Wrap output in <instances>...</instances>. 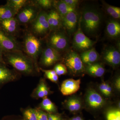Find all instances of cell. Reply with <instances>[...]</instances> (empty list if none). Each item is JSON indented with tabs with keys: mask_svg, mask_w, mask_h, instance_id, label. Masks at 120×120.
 Instances as JSON below:
<instances>
[{
	"mask_svg": "<svg viewBox=\"0 0 120 120\" xmlns=\"http://www.w3.org/2000/svg\"><path fill=\"white\" fill-rule=\"evenodd\" d=\"M5 64L10 65L17 71L26 75L38 72L32 60L22 51L3 52Z\"/></svg>",
	"mask_w": 120,
	"mask_h": 120,
	"instance_id": "6da1fadb",
	"label": "cell"
},
{
	"mask_svg": "<svg viewBox=\"0 0 120 120\" xmlns=\"http://www.w3.org/2000/svg\"><path fill=\"white\" fill-rule=\"evenodd\" d=\"M79 20L82 31L92 35L98 30L101 23L102 15L100 11L94 7H86L83 9Z\"/></svg>",
	"mask_w": 120,
	"mask_h": 120,
	"instance_id": "7a4b0ae2",
	"label": "cell"
},
{
	"mask_svg": "<svg viewBox=\"0 0 120 120\" xmlns=\"http://www.w3.org/2000/svg\"><path fill=\"white\" fill-rule=\"evenodd\" d=\"M23 44V50L32 60L37 71L39 72L38 60L43 49L41 39L28 31L24 36Z\"/></svg>",
	"mask_w": 120,
	"mask_h": 120,
	"instance_id": "3957f363",
	"label": "cell"
},
{
	"mask_svg": "<svg viewBox=\"0 0 120 120\" xmlns=\"http://www.w3.org/2000/svg\"><path fill=\"white\" fill-rule=\"evenodd\" d=\"M66 32L60 30L50 31L46 40L47 46L59 52H64L69 47V39Z\"/></svg>",
	"mask_w": 120,
	"mask_h": 120,
	"instance_id": "277c9868",
	"label": "cell"
},
{
	"mask_svg": "<svg viewBox=\"0 0 120 120\" xmlns=\"http://www.w3.org/2000/svg\"><path fill=\"white\" fill-rule=\"evenodd\" d=\"M41 11L32 2H29L17 13L15 18L20 25L30 24L36 19Z\"/></svg>",
	"mask_w": 120,
	"mask_h": 120,
	"instance_id": "5b68a950",
	"label": "cell"
},
{
	"mask_svg": "<svg viewBox=\"0 0 120 120\" xmlns=\"http://www.w3.org/2000/svg\"><path fill=\"white\" fill-rule=\"evenodd\" d=\"M30 25V31L40 38L46 36L50 32L47 21V12L44 10L40 11L36 19Z\"/></svg>",
	"mask_w": 120,
	"mask_h": 120,
	"instance_id": "8992f818",
	"label": "cell"
},
{
	"mask_svg": "<svg viewBox=\"0 0 120 120\" xmlns=\"http://www.w3.org/2000/svg\"><path fill=\"white\" fill-rule=\"evenodd\" d=\"M64 61L67 68L73 75H79L85 71L79 55L74 50H71L67 52L64 58Z\"/></svg>",
	"mask_w": 120,
	"mask_h": 120,
	"instance_id": "52a82bcc",
	"label": "cell"
},
{
	"mask_svg": "<svg viewBox=\"0 0 120 120\" xmlns=\"http://www.w3.org/2000/svg\"><path fill=\"white\" fill-rule=\"evenodd\" d=\"M95 43V41L90 39L84 34L81 28L79 19L77 30L73 36V48L79 51L84 52L92 48Z\"/></svg>",
	"mask_w": 120,
	"mask_h": 120,
	"instance_id": "ba28073f",
	"label": "cell"
},
{
	"mask_svg": "<svg viewBox=\"0 0 120 120\" xmlns=\"http://www.w3.org/2000/svg\"><path fill=\"white\" fill-rule=\"evenodd\" d=\"M0 48L3 52L23 51L22 46L15 37L0 29Z\"/></svg>",
	"mask_w": 120,
	"mask_h": 120,
	"instance_id": "9c48e42d",
	"label": "cell"
},
{
	"mask_svg": "<svg viewBox=\"0 0 120 120\" xmlns=\"http://www.w3.org/2000/svg\"><path fill=\"white\" fill-rule=\"evenodd\" d=\"M40 56L39 63L45 67L52 66L61 58L60 52L48 46L43 49Z\"/></svg>",
	"mask_w": 120,
	"mask_h": 120,
	"instance_id": "30bf717a",
	"label": "cell"
},
{
	"mask_svg": "<svg viewBox=\"0 0 120 120\" xmlns=\"http://www.w3.org/2000/svg\"><path fill=\"white\" fill-rule=\"evenodd\" d=\"M78 23V15L75 10L70 12L62 18V27L68 35L75 34Z\"/></svg>",
	"mask_w": 120,
	"mask_h": 120,
	"instance_id": "8fae6325",
	"label": "cell"
},
{
	"mask_svg": "<svg viewBox=\"0 0 120 120\" xmlns=\"http://www.w3.org/2000/svg\"><path fill=\"white\" fill-rule=\"evenodd\" d=\"M102 58L106 63L112 67H116L120 64V52L114 46L105 48L102 52Z\"/></svg>",
	"mask_w": 120,
	"mask_h": 120,
	"instance_id": "7c38bea8",
	"label": "cell"
},
{
	"mask_svg": "<svg viewBox=\"0 0 120 120\" xmlns=\"http://www.w3.org/2000/svg\"><path fill=\"white\" fill-rule=\"evenodd\" d=\"M86 101L91 108L98 109L103 107L105 104L104 99L94 90H89L87 94Z\"/></svg>",
	"mask_w": 120,
	"mask_h": 120,
	"instance_id": "4fadbf2b",
	"label": "cell"
},
{
	"mask_svg": "<svg viewBox=\"0 0 120 120\" xmlns=\"http://www.w3.org/2000/svg\"><path fill=\"white\" fill-rule=\"evenodd\" d=\"M81 79H68L63 82L61 86L60 91L64 95H71L77 92L79 89Z\"/></svg>",
	"mask_w": 120,
	"mask_h": 120,
	"instance_id": "5bb4252c",
	"label": "cell"
},
{
	"mask_svg": "<svg viewBox=\"0 0 120 120\" xmlns=\"http://www.w3.org/2000/svg\"><path fill=\"white\" fill-rule=\"evenodd\" d=\"M19 24L15 17L0 21V29L15 37L19 30Z\"/></svg>",
	"mask_w": 120,
	"mask_h": 120,
	"instance_id": "9a60e30c",
	"label": "cell"
},
{
	"mask_svg": "<svg viewBox=\"0 0 120 120\" xmlns=\"http://www.w3.org/2000/svg\"><path fill=\"white\" fill-rule=\"evenodd\" d=\"M17 75L14 70L9 68L6 64L0 63V87L17 79Z\"/></svg>",
	"mask_w": 120,
	"mask_h": 120,
	"instance_id": "2e32d148",
	"label": "cell"
},
{
	"mask_svg": "<svg viewBox=\"0 0 120 120\" xmlns=\"http://www.w3.org/2000/svg\"><path fill=\"white\" fill-rule=\"evenodd\" d=\"M47 17L50 32L62 28V18L55 9L47 12Z\"/></svg>",
	"mask_w": 120,
	"mask_h": 120,
	"instance_id": "e0dca14e",
	"label": "cell"
},
{
	"mask_svg": "<svg viewBox=\"0 0 120 120\" xmlns=\"http://www.w3.org/2000/svg\"><path fill=\"white\" fill-rule=\"evenodd\" d=\"M79 56L83 64L87 65L94 64L100 58L99 54L94 48L84 51Z\"/></svg>",
	"mask_w": 120,
	"mask_h": 120,
	"instance_id": "ac0fdd59",
	"label": "cell"
},
{
	"mask_svg": "<svg viewBox=\"0 0 120 120\" xmlns=\"http://www.w3.org/2000/svg\"><path fill=\"white\" fill-rule=\"evenodd\" d=\"M106 32L110 38L114 39L118 38L120 34V22L116 19L110 20L106 25Z\"/></svg>",
	"mask_w": 120,
	"mask_h": 120,
	"instance_id": "d6986e66",
	"label": "cell"
},
{
	"mask_svg": "<svg viewBox=\"0 0 120 120\" xmlns=\"http://www.w3.org/2000/svg\"><path fill=\"white\" fill-rule=\"evenodd\" d=\"M89 75L94 77H100L105 73V69L102 65L99 63H94L87 65L85 68Z\"/></svg>",
	"mask_w": 120,
	"mask_h": 120,
	"instance_id": "ffe728a7",
	"label": "cell"
},
{
	"mask_svg": "<svg viewBox=\"0 0 120 120\" xmlns=\"http://www.w3.org/2000/svg\"><path fill=\"white\" fill-rule=\"evenodd\" d=\"M53 7L54 9L60 15L61 18H63L70 12L75 11V9L72 8L68 5L64 1L61 0H54Z\"/></svg>",
	"mask_w": 120,
	"mask_h": 120,
	"instance_id": "44dd1931",
	"label": "cell"
},
{
	"mask_svg": "<svg viewBox=\"0 0 120 120\" xmlns=\"http://www.w3.org/2000/svg\"><path fill=\"white\" fill-rule=\"evenodd\" d=\"M17 12L7 4L0 6V21L15 17Z\"/></svg>",
	"mask_w": 120,
	"mask_h": 120,
	"instance_id": "7402d4cb",
	"label": "cell"
},
{
	"mask_svg": "<svg viewBox=\"0 0 120 120\" xmlns=\"http://www.w3.org/2000/svg\"><path fill=\"white\" fill-rule=\"evenodd\" d=\"M40 109L49 113H56L57 110L56 106L47 97L43 98L40 105Z\"/></svg>",
	"mask_w": 120,
	"mask_h": 120,
	"instance_id": "603a6c76",
	"label": "cell"
},
{
	"mask_svg": "<svg viewBox=\"0 0 120 120\" xmlns=\"http://www.w3.org/2000/svg\"><path fill=\"white\" fill-rule=\"evenodd\" d=\"M66 105L69 110L73 112L79 111L82 107V104L79 99L75 98H71L68 99Z\"/></svg>",
	"mask_w": 120,
	"mask_h": 120,
	"instance_id": "cb8c5ba5",
	"label": "cell"
},
{
	"mask_svg": "<svg viewBox=\"0 0 120 120\" xmlns=\"http://www.w3.org/2000/svg\"><path fill=\"white\" fill-rule=\"evenodd\" d=\"M29 1L27 0H8L6 4L11 7L17 13Z\"/></svg>",
	"mask_w": 120,
	"mask_h": 120,
	"instance_id": "d4e9b609",
	"label": "cell"
},
{
	"mask_svg": "<svg viewBox=\"0 0 120 120\" xmlns=\"http://www.w3.org/2000/svg\"><path fill=\"white\" fill-rule=\"evenodd\" d=\"M104 8L106 13L112 16L114 19H119L120 18V8L108 4H104Z\"/></svg>",
	"mask_w": 120,
	"mask_h": 120,
	"instance_id": "484cf974",
	"label": "cell"
},
{
	"mask_svg": "<svg viewBox=\"0 0 120 120\" xmlns=\"http://www.w3.org/2000/svg\"><path fill=\"white\" fill-rule=\"evenodd\" d=\"M54 1L52 0H32V2L42 10V9H49L53 7Z\"/></svg>",
	"mask_w": 120,
	"mask_h": 120,
	"instance_id": "4316f807",
	"label": "cell"
},
{
	"mask_svg": "<svg viewBox=\"0 0 120 120\" xmlns=\"http://www.w3.org/2000/svg\"><path fill=\"white\" fill-rule=\"evenodd\" d=\"M24 120H37V114L35 109H27L22 111Z\"/></svg>",
	"mask_w": 120,
	"mask_h": 120,
	"instance_id": "83f0119b",
	"label": "cell"
},
{
	"mask_svg": "<svg viewBox=\"0 0 120 120\" xmlns=\"http://www.w3.org/2000/svg\"><path fill=\"white\" fill-rule=\"evenodd\" d=\"M106 120H120V111L119 109H111L106 112Z\"/></svg>",
	"mask_w": 120,
	"mask_h": 120,
	"instance_id": "f1b7e54d",
	"label": "cell"
},
{
	"mask_svg": "<svg viewBox=\"0 0 120 120\" xmlns=\"http://www.w3.org/2000/svg\"><path fill=\"white\" fill-rule=\"evenodd\" d=\"M41 70L45 73L47 79L54 82H56L58 79V76L54 70H45L41 69Z\"/></svg>",
	"mask_w": 120,
	"mask_h": 120,
	"instance_id": "f546056e",
	"label": "cell"
},
{
	"mask_svg": "<svg viewBox=\"0 0 120 120\" xmlns=\"http://www.w3.org/2000/svg\"><path fill=\"white\" fill-rule=\"evenodd\" d=\"M56 75L58 76L64 75L68 72L67 67L64 64H58L55 65L54 68Z\"/></svg>",
	"mask_w": 120,
	"mask_h": 120,
	"instance_id": "4dcf8cb0",
	"label": "cell"
},
{
	"mask_svg": "<svg viewBox=\"0 0 120 120\" xmlns=\"http://www.w3.org/2000/svg\"><path fill=\"white\" fill-rule=\"evenodd\" d=\"M32 97L35 98H45L41 84L39 83L38 86L35 89L32 94Z\"/></svg>",
	"mask_w": 120,
	"mask_h": 120,
	"instance_id": "1f68e13d",
	"label": "cell"
},
{
	"mask_svg": "<svg viewBox=\"0 0 120 120\" xmlns=\"http://www.w3.org/2000/svg\"><path fill=\"white\" fill-rule=\"evenodd\" d=\"M37 114V120H48L47 113L40 108L35 109Z\"/></svg>",
	"mask_w": 120,
	"mask_h": 120,
	"instance_id": "d6a6232c",
	"label": "cell"
},
{
	"mask_svg": "<svg viewBox=\"0 0 120 120\" xmlns=\"http://www.w3.org/2000/svg\"><path fill=\"white\" fill-rule=\"evenodd\" d=\"M48 115V120H61L62 117L61 114L57 113H49Z\"/></svg>",
	"mask_w": 120,
	"mask_h": 120,
	"instance_id": "836d02e7",
	"label": "cell"
},
{
	"mask_svg": "<svg viewBox=\"0 0 120 120\" xmlns=\"http://www.w3.org/2000/svg\"><path fill=\"white\" fill-rule=\"evenodd\" d=\"M65 4L69 7L75 9L76 8L78 5L79 1L77 0H62Z\"/></svg>",
	"mask_w": 120,
	"mask_h": 120,
	"instance_id": "e575fe53",
	"label": "cell"
},
{
	"mask_svg": "<svg viewBox=\"0 0 120 120\" xmlns=\"http://www.w3.org/2000/svg\"><path fill=\"white\" fill-rule=\"evenodd\" d=\"M39 83L41 84L43 93L45 94V97H47V95L49 94V90L47 87V85L45 83V81L43 79L41 80Z\"/></svg>",
	"mask_w": 120,
	"mask_h": 120,
	"instance_id": "d590c367",
	"label": "cell"
},
{
	"mask_svg": "<svg viewBox=\"0 0 120 120\" xmlns=\"http://www.w3.org/2000/svg\"><path fill=\"white\" fill-rule=\"evenodd\" d=\"M107 84L108 83H106L103 82L100 84L99 87V90L103 94H105L106 90L107 88Z\"/></svg>",
	"mask_w": 120,
	"mask_h": 120,
	"instance_id": "8d00e7d4",
	"label": "cell"
},
{
	"mask_svg": "<svg viewBox=\"0 0 120 120\" xmlns=\"http://www.w3.org/2000/svg\"><path fill=\"white\" fill-rule=\"evenodd\" d=\"M112 87L110 86L109 84H108L107 85V88H106L104 95L106 96V97H109L112 94Z\"/></svg>",
	"mask_w": 120,
	"mask_h": 120,
	"instance_id": "74e56055",
	"label": "cell"
},
{
	"mask_svg": "<svg viewBox=\"0 0 120 120\" xmlns=\"http://www.w3.org/2000/svg\"><path fill=\"white\" fill-rule=\"evenodd\" d=\"M115 86L116 88L118 90H120V77H118L116 79L115 82Z\"/></svg>",
	"mask_w": 120,
	"mask_h": 120,
	"instance_id": "f35d334b",
	"label": "cell"
},
{
	"mask_svg": "<svg viewBox=\"0 0 120 120\" xmlns=\"http://www.w3.org/2000/svg\"><path fill=\"white\" fill-rule=\"evenodd\" d=\"M2 120H24L22 117H7L4 118Z\"/></svg>",
	"mask_w": 120,
	"mask_h": 120,
	"instance_id": "ab89813d",
	"label": "cell"
},
{
	"mask_svg": "<svg viewBox=\"0 0 120 120\" xmlns=\"http://www.w3.org/2000/svg\"><path fill=\"white\" fill-rule=\"evenodd\" d=\"M0 63L6 64L4 60V53H3V51L0 48Z\"/></svg>",
	"mask_w": 120,
	"mask_h": 120,
	"instance_id": "60d3db41",
	"label": "cell"
},
{
	"mask_svg": "<svg viewBox=\"0 0 120 120\" xmlns=\"http://www.w3.org/2000/svg\"><path fill=\"white\" fill-rule=\"evenodd\" d=\"M69 120H78V119H77V117L76 116L72 117V118H71Z\"/></svg>",
	"mask_w": 120,
	"mask_h": 120,
	"instance_id": "b9f144b4",
	"label": "cell"
},
{
	"mask_svg": "<svg viewBox=\"0 0 120 120\" xmlns=\"http://www.w3.org/2000/svg\"><path fill=\"white\" fill-rule=\"evenodd\" d=\"M76 117H77L78 120H84L80 116H76Z\"/></svg>",
	"mask_w": 120,
	"mask_h": 120,
	"instance_id": "7bdbcfd3",
	"label": "cell"
},
{
	"mask_svg": "<svg viewBox=\"0 0 120 120\" xmlns=\"http://www.w3.org/2000/svg\"><path fill=\"white\" fill-rule=\"evenodd\" d=\"M66 120V119H63V118H62V120Z\"/></svg>",
	"mask_w": 120,
	"mask_h": 120,
	"instance_id": "ee69618b",
	"label": "cell"
}]
</instances>
